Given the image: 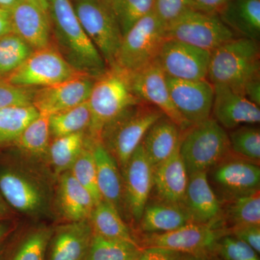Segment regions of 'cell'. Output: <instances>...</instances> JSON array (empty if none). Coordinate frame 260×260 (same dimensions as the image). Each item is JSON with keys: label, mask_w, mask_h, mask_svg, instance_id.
<instances>
[{"label": "cell", "mask_w": 260, "mask_h": 260, "mask_svg": "<svg viewBox=\"0 0 260 260\" xmlns=\"http://www.w3.org/2000/svg\"><path fill=\"white\" fill-rule=\"evenodd\" d=\"M50 135L49 116L39 114L24 129L15 143L24 153L32 156H41L48 151Z\"/></svg>", "instance_id": "34"}, {"label": "cell", "mask_w": 260, "mask_h": 260, "mask_svg": "<svg viewBox=\"0 0 260 260\" xmlns=\"http://www.w3.org/2000/svg\"><path fill=\"white\" fill-rule=\"evenodd\" d=\"M57 199L61 215L70 223L89 220L96 205L92 195L70 171L61 174Z\"/></svg>", "instance_id": "23"}, {"label": "cell", "mask_w": 260, "mask_h": 260, "mask_svg": "<svg viewBox=\"0 0 260 260\" xmlns=\"http://www.w3.org/2000/svg\"><path fill=\"white\" fill-rule=\"evenodd\" d=\"M34 51L15 34L0 39V75H9L18 69Z\"/></svg>", "instance_id": "37"}, {"label": "cell", "mask_w": 260, "mask_h": 260, "mask_svg": "<svg viewBox=\"0 0 260 260\" xmlns=\"http://www.w3.org/2000/svg\"><path fill=\"white\" fill-rule=\"evenodd\" d=\"M51 236L49 229H38L28 234L19 246L12 260H45Z\"/></svg>", "instance_id": "39"}, {"label": "cell", "mask_w": 260, "mask_h": 260, "mask_svg": "<svg viewBox=\"0 0 260 260\" xmlns=\"http://www.w3.org/2000/svg\"><path fill=\"white\" fill-rule=\"evenodd\" d=\"M5 233V229L3 226H0V239L3 237Z\"/></svg>", "instance_id": "52"}, {"label": "cell", "mask_w": 260, "mask_h": 260, "mask_svg": "<svg viewBox=\"0 0 260 260\" xmlns=\"http://www.w3.org/2000/svg\"><path fill=\"white\" fill-rule=\"evenodd\" d=\"M192 10H197L192 0H155L154 2V14L165 28Z\"/></svg>", "instance_id": "41"}, {"label": "cell", "mask_w": 260, "mask_h": 260, "mask_svg": "<svg viewBox=\"0 0 260 260\" xmlns=\"http://www.w3.org/2000/svg\"><path fill=\"white\" fill-rule=\"evenodd\" d=\"M90 108L85 102L49 116L50 133L54 138L85 132L90 125Z\"/></svg>", "instance_id": "30"}, {"label": "cell", "mask_w": 260, "mask_h": 260, "mask_svg": "<svg viewBox=\"0 0 260 260\" xmlns=\"http://www.w3.org/2000/svg\"><path fill=\"white\" fill-rule=\"evenodd\" d=\"M7 213H8V207L5 204L4 200L0 195V215H5Z\"/></svg>", "instance_id": "51"}, {"label": "cell", "mask_w": 260, "mask_h": 260, "mask_svg": "<svg viewBox=\"0 0 260 260\" xmlns=\"http://www.w3.org/2000/svg\"><path fill=\"white\" fill-rule=\"evenodd\" d=\"M236 37L217 14L192 10L166 28V39L212 52Z\"/></svg>", "instance_id": "9"}, {"label": "cell", "mask_w": 260, "mask_h": 260, "mask_svg": "<svg viewBox=\"0 0 260 260\" xmlns=\"http://www.w3.org/2000/svg\"><path fill=\"white\" fill-rule=\"evenodd\" d=\"M140 102L132 90L129 74L116 68H109L95 80L87 101L91 116L88 138L100 140L104 126Z\"/></svg>", "instance_id": "4"}, {"label": "cell", "mask_w": 260, "mask_h": 260, "mask_svg": "<svg viewBox=\"0 0 260 260\" xmlns=\"http://www.w3.org/2000/svg\"><path fill=\"white\" fill-rule=\"evenodd\" d=\"M13 32L10 10L0 8V39Z\"/></svg>", "instance_id": "47"}, {"label": "cell", "mask_w": 260, "mask_h": 260, "mask_svg": "<svg viewBox=\"0 0 260 260\" xmlns=\"http://www.w3.org/2000/svg\"><path fill=\"white\" fill-rule=\"evenodd\" d=\"M244 96L256 105H260V78L251 80L244 89Z\"/></svg>", "instance_id": "46"}, {"label": "cell", "mask_w": 260, "mask_h": 260, "mask_svg": "<svg viewBox=\"0 0 260 260\" xmlns=\"http://www.w3.org/2000/svg\"><path fill=\"white\" fill-rule=\"evenodd\" d=\"M218 15L234 34L259 42L260 0H232Z\"/></svg>", "instance_id": "27"}, {"label": "cell", "mask_w": 260, "mask_h": 260, "mask_svg": "<svg viewBox=\"0 0 260 260\" xmlns=\"http://www.w3.org/2000/svg\"><path fill=\"white\" fill-rule=\"evenodd\" d=\"M129 77L132 90L140 101L160 109L164 115L180 128L181 132L191 125L174 105L168 88L167 75L158 61L129 74Z\"/></svg>", "instance_id": "13"}, {"label": "cell", "mask_w": 260, "mask_h": 260, "mask_svg": "<svg viewBox=\"0 0 260 260\" xmlns=\"http://www.w3.org/2000/svg\"><path fill=\"white\" fill-rule=\"evenodd\" d=\"M153 179L157 199L182 204L189 174L179 148L170 158L153 168Z\"/></svg>", "instance_id": "21"}, {"label": "cell", "mask_w": 260, "mask_h": 260, "mask_svg": "<svg viewBox=\"0 0 260 260\" xmlns=\"http://www.w3.org/2000/svg\"><path fill=\"white\" fill-rule=\"evenodd\" d=\"M208 172L211 175L208 177L210 186L221 203L259 190V165L234 154Z\"/></svg>", "instance_id": "11"}, {"label": "cell", "mask_w": 260, "mask_h": 260, "mask_svg": "<svg viewBox=\"0 0 260 260\" xmlns=\"http://www.w3.org/2000/svg\"><path fill=\"white\" fill-rule=\"evenodd\" d=\"M49 15L55 48L65 60L94 79L104 75L109 68L80 25L71 0H49Z\"/></svg>", "instance_id": "1"}, {"label": "cell", "mask_w": 260, "mask_h": 260, "mask_svg": "<svg viewBox=\"0 0 260 260\" xmlns=\"http://www.w3.org/2000/svg\"><path fill=\"white\" fill-rule=\"evenodd\" d=\"M179 153L189 175L208 172L232 154L229 134L211 116L181 132Z\"/></svg>", "instance_id": "5"}, {"label": "cell", "mask_w": 260, "mask_h": 260, "mask_svg": "<svg viewBox=\"0 0 260 260\" xmlns=\"http://www.w3.org/2000/svg\"><path fill=\"white\" fill-rule=\"evenodd\" d=\"M155 0H110L109 2L123 36L137 22L153 13Z\"/></svg>", "instance_id": "38"}, {"label": "cell", "mask_w": 260, "mask_h": 260, "mask_svg": "<svg viewBox=\"0 0 260 260\" xmlns=\"http://www.w3.org/2000/svg\"><path fill=\"white\" fill-rule=\"evenodd\" d=\"M168 88L174 105L190 124L211 116L214 86L208 80H184L167 76Z\"/></svg>", "instance_id": "15"}, {"label": "cell", "mask_w": 260, "mask_h": 260, "mask_svg": "<svg viewBox=\"0 0 260 260\" xmlns=\"http://www.w3.org/2000/svg\"><path fill=\"white\" fill-rule=\"evenodd\" d=\"M166 39L165 26L153 12L150 13L123 36L113 68L127 74L146 68L157 60Z\"/></svg>", "instance_id": "6"}, {"label": "cell", "mask_w": 260, "mask_h": 260, "mask_svg": "<svg viewBox=\"0 0 260 260\" xmlns=\"http://www.w3.org/2000/svg\"><path fill=\"white\" fill-rule=\"evenodd\" d=\"M211 52L179 41L166 39L159 52V65L167 76L184 80L207 79Z\"/></svg>", "instance_id": "12"}, {"label": "cell", "mask_w": 260, "mask_h": 260, "mask_svg": "<svg viewBox=\"0 0 260 260\" xmlns=\"http://www.w3.org/2000/svg\"><path fill=\"white\" fill-rule=\"evenodd\" d=\"M85 132L54 138L49 145V157L56 172L62 174L70 171L86 143Z\"/></svg>", "instance_id": "31"}, {"label": "cell", "mask_w": 260, "mask_h": 260, "mask_svg": "<svg viewBox=\"0 0 260 260\" xmlns=\"http://www.w3.org/2000/svg\"><path fill=\"white\" fill-rule=\"evenodd\" d=\"M93 153L96 166L98 188L102 199L115 207L120 213L124 192L122 177L117 162L101 140H93Z\"/></svg>", "instance_id": "25"}, {"label": "cell", "mask_w": 260, "mask_h": 260, "mask_svg": "<svg viewBox=\"0 0 260 260\" xmlns=\"http://www.w3.org/2000/svg\"><path fill=\"white\" fill-rule=\"evenodd\" d=\"M39 112L32 104L15 105L0 109V144L15 142Z\"/></svg>", "instance_id": "32"}, {"label": "cell", "mask_w": 260, "mask_h": 260, "mask_svg": "<svg viewBox=\"0 0 260 260\" xmlns=\"http://www.w3.org/2000/svg\"><path fill=\"white\" fill-rule=\"evenodd\" d=\"M121 171L124 204L132 218L139 223L153 186V167L141 144Z\"/></svg>", "instance_id": "14"}, {"label": "cell", "mask_w": 260, "mask_h": 260, "mask_svg": "<svg viewBox=\"0 0 260 260\" xmlns=\"http://www.w3.org/2000/svg\"><path fill=\"white\" fill-rule=\"evenodd\" d=\"M216 250L224 260H259L251 246L229 234L220 238Z\"/></svg>", "instance_id": "40"}, {"label": "cell", "mask_w": 260, "mask_h": 260, "mask_svg": "<svg viewBox=\"0 0 260 260\" xmlns=\"http://www.w3.org/2000/svg\"><path fill=\"white\" fill-rule=\"evenodd\" d=\"M164 116V113L148 103L140 102L128 107L104 126L100 140L121 170L150 126Z\"/></svg>", "instance_id": "3"}, {"label": "cell", "mask_w": 260, "mask_h": 260, "mask_svg": "<svg viewBox=\"0 0 260 260\" xmlns=\"http://www.w3.org/2000/svg\"><path fill=\"white\" fill-rule=\"evenodd\" d=\"M189 223L183 204L158 199L148 202L139 222L140 230L145 234L172 232Z\"/></svg>", "instance_id": "26"}, {"label": "cell", "mask_w": 260, "mask_h": 260, "mask_svg": "<svg viewBox=\"0 0 260 260\" xmlns=\"http://www.w3.org/2000/svg\"><path fill=\"white\" fill-rule=\"evenodd\" d=\"M93 140L87 138L86 143L72 166L70 172L77 181L92 195L95 204L102 201L97 184L96 166L93 153Z\"/></svg>", "instance_id": "35"}, {"label": "cell", "mask_w": 260, "mask_h": 260, "mask_svg": "<svg viewBox=\"0 0 260 260\" xmlns=\"http://www.w3.org/2000/svg\"><path fill=\"white\" fill-rule=\"evenodd\" d=\"M228 206L225 213V221L233 228L244 225H260V191L239 197L226 202Z\"/></svg>", "instance_id": "33"}, {"label": "cell", "mask_w": 260, "mask_h": 260, "mask_svg": "<svg viewBox=\"0 0 260 260\" xmlns=\"http://www.w3.org/2000/svg\"><path fill=\"white\" fill-rule=\"evenodd\" d=\"M24 1L31 3V4L39 7L44 11L49 13V0H24Z\"/></svg>", "instance_id": "48"}, {"label": "cell", "mask_w": 260, "mask_h": 260, "mask_svg": "<svg viewBox=\"0 0 260 260\" xmlns=\"http://www.w3.org/2000/svg\"><path fill=\"white\" fill-rule=\"evenodd\" d=\"M259 57L258 42L235 37L212 51L207 80L244 95L246 85L260 78Z\"/></svg>", "instance_id": "2"}, {"label": "cell", "mask_w": 260, "mask_h": 260, "mask_svg": "<svg viewBox=\"0 0 260 260\" xmlns=\"http://www.w3.org/2000/svg\"><path fill=\"white\" fill-rule=\"evenodd\" d=\"M34 89L22 88L0 81V109L15 105L32 104Z\"/></svg>", "instance_id": "42"}, {"label": "cell", "mask_w": 260, "mask_h": 260, "mask_svg": "<svg viewBox=\"0 0 260 260\" xmlns=\"http://www.w3.org/2000/svg\"><path fill=\"white\" fill-rule=\"evenodd\" d=\"M228 234L246 243L257 254L260 253V225H244L233 228Z\"/></svg>", "instance_id": "43"}, {"label": "cell", "mask_w": 260, "mask_h": 260, "mask_svg": "<svg viewBox=\"0 0 260 260\" xmlns=\"http://www.w3.org/2000/svg\"><path fill=\"white\" fill-rule=\"evenodd\" d=\"M22 0H0V8L10 10Z\"/></svg>", "instance_id": "49"}, {"label": "cell", "mask_w": 260, "mask_h": 260, "mask_svg": "<svg viewBox=\"0 0 260 260\" xmlns=\"http://www.w3.org/2000/svg\"><path fill=\"white\" fill-rule=\"evenodd\" d=\"M80 25L97 48L108 68L114 64L122 34L106 0H71Z\"/></svg>", "instance_id": "7"}, {"label": "cell", "mask_w": 260, "mask_h": 260, "mask_svg": "<svg viewBox=\"0 0 260 260\" xmlns=\"http://www.w3.org/2000/svg\"><path fill=\"white\" fill-rule=\"evenodd\" d=\"M226 229L209 225L189 223L179 229L159 234H145L140 247H158L181 254L206 256L216 250L220 238Z\"/></svg>", "instance_id": "10"}, {"label": "cell", "mask_w": 260, "mask_h": 260, "mask_svg": "<svg viewBox=\"0 0 260 260\" xmlns=\"http://www.w3.org/2000/svg\"><path fill=\"white\" fill-rule=\"evenodd\" d=\"M85 75L68 62L55 47L36 49L6 81L22 88H44ZM86 76V75H85Z\"/></svg>", "instance_id": "8"}, {"label": "cell", "mask_w": 260, "mask_h": 260, "mask_svg": "<svg viewBox=\"0 0 260 260\" xmlns=\"http://www.w3.org/2000/svg\"><path fill=\"white\" fill-rule=\"evenodd\" d=\"M231 151L236 156L256 164L260 160V130L253 125H243L229 135Z\"/></svg>", "instance_id": "36"}, {"label": "cell", "mask_w": 260, "mask_h": 260, "mask_svg": "<svg viewBox=\"0 0 260 260\" xmlns=\"http://www.w3.org/2000/svg\"><path fill=\"white\" fill-rule=\"evenodd\" d=\"M93 234L89 220L57 228L49 240V260H85Z\"/></svg>", "instance_id": "20"}, {"label": "cell", "mask_w": 260, "mask_h": 260, "mask_svg": "<svg viewBox=\"0 0 260 260\" xmlns=\"http://www.w3.org/2000/svg\"><path fill=\"white\" fill-rule=\"evenodd\" d=\"M213 86V118L224 129L232 130L239 126L259 123V106L226 86Z\"/></svg>", "instance_id": "18"}, {"label": "cell", "mask_w": 260, "mask_h": 260, "mask_svg": "<svg viewBox=\"0 0 260 260\" xmlns=\"http://www.w3.org/2000/svg\"><path fill=\"white\" fill-rule=\"evenodd\" d=\"M178 260H208L206 256L193 255V254H181Z\"/></svg>", "instance_id": "50"}, {"label": "cell", "mask_w": 260, "mask_h": 260, "mask_svg": "<svg viewBox=\"0 0 260 260\" xmlns=\"http://www.w3.org/2000/svg\"><path fill=\"white\" fill-rule=\"evenodd\" d=\"M141 251L138 244L108 239L93 233L85 260H136Z\"/></svg>", "instance_id": "29"}, {"label": "cell", "mask_w": 260, "mask_h": 260, "mask_svg": "<svg viewBox=\"0 0 260 260\" xmlns=\"http://www.w3.org/2000/svg\"><path fill=\"white\" fill-rule=\"evenodd\" d=\"M94 78L81 75L61 83L34 90L32 105L39 114H51L74 107L87 102Z\"/></svg>", "instance_id": "16"}, {"label": "cell", "mask_w": 260, "mask_h": 260, "mask_svg": "<svg viewBox=\"0 0 260 260\" xmlns=\"http://www.w3.org/2000/svg\"><path fill=\"white\" fill-rule=\"evenodd\" d=\"M13 32L34 50L51 45V25L49 13L22 0L10 10Z\"/></svg>", "instance_id": "19"}, {"label": "cell", "mask_w": 260, "mask_h": 260, "mask_svg": "<svg viewBox=\"0 0 260 260\" xmlns=\"http://www.w3.org/2000/svg\"><path fill=\"white\" fill-rule=\"evenodd\" d=\"M0 191L12 207L22 213H37L44 204L41 188L31 179L14 171L0 172Z\"/></svg>", "instance_id": "22"}, {"label": "cell", "mask_w": 260, "mask_h": 260, "mask_svg": "<svg viewBox=\"0 0 260 260\" xmlns=\"http://www.w3.org/2000/svg\"><path fill=\"white\" fill-rule=\"evenodd\" d=\"M181 253L158 247L143 248L136 260H178Z\"/></svg>", "instance_id": "44"}, {"label": "cell", "mask_w": 260, "mask_h": 260, "mask_svg": "<svg viewBox=\"0 0 260 260\" xmlns=\"http://www.w3.org/2000/svg\"><path fill=\"white\" fill-rule=\"evenodd\" d=\"M181 135L180 128L165 115L150 126L141 145L153 169L176 153Z\"/></svg>", "instance_id": "24"}, {"label": "cell", "mask_w": 260, "mask_h": 260, "mask_svg": "<svg viewBox=\"0 0 260 260\" xmlns=\"http://www.w3.org/2000/svg\"><path fill=\"white\" fill-rule=\"evenodd\" d=\"M89 220L95 234L108 239L138 244L123 221L119 212L104 200L95 205Z\"/></svg>", "instance_id": "28"}, {"label": "cell", "mask_w": 260, "mask_h": 260, "mask_svg": "<svg viewBox=\"0 0 260 260\" xmlns=\"http://www.w3.org/2000/svg\"><path fill=\"white\" fill-rule=\"evenodd\" d=\"M106 1L108 2V3H109V2L110 1V0H106Z\"/></svg>", "instance_id": "53"}, {"label": "cell", "mask_w": 260, "mask_h": 260, "mask_svg": "<svg viewBox=\"0 0 260 260\" xmlns=\"http://www.w3.org/2000/svg\"><path fill=\"white\" fill-rule=\"evenodd\" d=\"M195 8L205 13L218 14L224 7L232 0H192Z\"/></svg>", "instance_id": "45"}, {"label": "cell", "mask_w": 260, "mask_h": 260, "mask_svg": "<svg viewBox=\"0 0 260 260\" xmlns=\"http://www.w3.org/2000/svg\"><path fill=\"white\" fill-rule=\"evenodd\" d=\"M182 204L190 223L221 228L222 203L210 186L207 172L189 175Z\"/></svg>", "instance_id": "17"}]
</instances>
